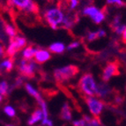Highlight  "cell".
<instances>
[{"mask_svg": "<svg viewBox=\"0 0 126 126\" xmlns=\"http://www.w3.org/2000/svg\"><path fill=\"white\" fill-rule=\"evenodd\" d=\"M78 88L80 93L87 97L96 96L97 86L94 76L89 72L83 74L78 82Z\"/></svg>", "mask_w": 126, "mask_h": 126, "instance_id": "obj_1", "label": "cell"}, {"mask_svg": "<svg viewBox=\"0 0 126 126\" xmlns=\"http://www.w3.org/2000/svg\"><path fill=\"white\" fill-rule=\"evenodd\" d=\"M79 68L77 65L70 64L62 68H57L54 71V78L57 84H62L67 82L78 75Z\"/></svg>", "mask_w": 126, "mask_h": 126, "instance_id": "obj_2", "label": "cell"}, {"mask_svg": "<svg viewBox=\"0 0 126 126\" xmlns=\"http://www.w3.org/2000/svg\"><path fill=\"white\" fill-rule=\"evenodd\" d=\"M44 18L51 28L56 30L59 25H62L64 16L60 8H50L45 12Z\"/></svg>", "mask_w": 126, "mask_h": 126, "instance_id": "obj_3", "label": "cell"}, {"mask_svg": "<svg viewBox=\"0 0 126 126\" xmlns=\"http://www.w3.org/2000/svg\"><path fill=\"white\" fill-rule=\"evenodd\" d=\"M120 63L117 60H112L109 61L106 63L105 67L103 68L102 73H101V79L103 82H108L109 79L115 76L120 75Z\"/></svg>", "mask_w": 126, "mask_h": 126, "instance_id": "obj_4", "label": "cell"}, {"mask_svg": "<svg viewBox=\"0 0 126 126\" xmlns=\"http://www.w3.org/2000/svg\"><path fill=\"white\" fill-rule=\"evenodd\" d=\"M36 64L31 59H22L19 63V72L24 78L33 79L35 77Z\"/></svg>", "mask_w": 126, "mask_h": 126, "instance_id": "obj_5", "label": "cell"}, {"mask_svg": "<svg viewBox=\"0 0 126 126\" xmlns=\"http://www.w3.org/2000/svg\"><path fill=\"white\" fill-rule=\"evenodd\" d=\"M85 101L90 110V113L95 118H99L103 110V108H104L103 101L101 100L95 99L94 97H86Z\"/></svg>", "mask_w": 126, "mask_h": 126, "instance_id": "obj_6", "label": "cell"}, {"mask_svg": "<svg viewBox=\"0 0 126 126\" xmlns=\"http://www.w3.org/2000/svg\"><path fill=\"white\" fill-rule=\"evenodd\" d=\"M34 57L35 59L36 63H39V64H42V63H46L47 61H48L51 58V55L46 49H37Z\"/></svg>", "mask_w": 126, "mask_h": 126, "instance_id": "obj_7", "label": "cell"}, {"mask_svg": "<svg viewBox=\"0 0 126 126\" xmlns=\"http://www.w3.org/2000/svg\"><path fill=\"white\" fill-rule=\"evenodd\" d=\"M59 117L61 120H64V121H71L72 120V108L68 102H64L63 104V107H62L61 111L59 114Z\"/></svg>", "mask_w": 126, "mask_h": 126, "instance_id": "obj_8", "label": "cell"}, {"mask_svg": "<svg viewBox=\"0 0 126 126\" xmlns=\"http://www.w3.org/2000/svg\"><path fill=\"white\" fill-rule=\"evenodd\" d=\"M20 49H22V48H20L19 43L16 42L15 37L12 38V39H11V43H10V45H9L8 48H7L6 54H7V56H9L10 57H14L15 54L17 52H19Z\"/></svg>", "mask_w": 126, "mask_h": 126, "instance_id": "obj_9", "label": "cell"}, {"mask_svg": "<svg viewBox=\"0 0 126 126\" xmlns=\"http://www.w3.org/2000/svg\"><path fill=\"white\" fill-rule=\"evenodd\" d=\"M43 119V114H42V109H36L33 113H32L31 116L29 117L28 121H27V124L28 125H34V124L38 123L39 121Z\"/></svg>", "mask_w": 126, "mask_h": 126, "instance_id": "obj_10", "label": "cell"}, {"mask_svg": "<svg viewBox=\"0 0 126 126\" xmlns=\"http://www.w3.org/2000/svg\"><path fill=\"white\" fill-rule=\"evenodd\" d=\"M109 93H110V88L106 83H101L97 86L96 96L101 97V98H105V97H107V95H109Z\"/></svg>", "mask_w": 126, "mask_h": 126, "instance_id": "obj_11", "label": "cell"}, {"mask_svg": "<svg viewBox=\"0 0 126 126\" xmlns=\"http://www.w3.org/2000/svg\"><path fill=\"white\" fill-rule=\"evenodd\" d=\"M106 32L103 29H100L96 32H88L86 35V40L88 42H94L95 40H98L101 37H105Z\"/></svg>", "mask_w": 126, "mask_h": 126, "instance_id": "obj_12", "label": "cell"}, {"mask_svg": "<svg viewBox=\"0 0 126 126\" xmlns=\"http://www.w3.org/2000/svg\"><path fill=\"white\" fill-rule=\"evenodd\" d=\"M11 2L19 9L27 11L33 3V0H11Z\"/></svg>", "mask_w": 126, "mask_h": 126, "instance_id": "obj_13", "label": "cell"}, {"mask_svg": "<svg viewBox=\"0 0 126 126\" xmlns=\"http://www.w3.org/2000/svg\"><path fill=\"white\" fill-rule=\"evenodd\" d=\"M65 46L62 42H55L48 47V49L55 54H62L64 51Z\"/></svg>", "mask_w": 126, "mask_h": 126, "instance_id": "obj_14", "label": "cell"}, {"mask_svg": "<svg viewBox=\"0 0 126 126\" xmlns=\"http://www.w3.org/2000/svg\"><path fill=\"white\" fill-rule=\"evenodd\" d=\"M25 86H26V89H27V93H28L31 96L34 97L35 100L37 101V102H39V101H41L42 100H43L42 98V96H41V94H39V92H38L37 90H35L30 84H26Z\"/></svg>", "mask_w": 126, "mask_h": 126, "instance_id": "obj_15", "label": "cell"}, {"mask_svg": "<svg viewBox=\"0 0 126 126\" xmlns=\"http://www.w3.org/2000/svg\"><path fill=\"white\" fill-rule=\"evenodd\" d=\"M99 11L100 10L97 8L96 6H94V5H90V6L86 7V8L83 10V14L86 15V16H88L91 19H93V18L95 16V14L98 13Z\"/></svg>", "mask_w": 126, "mask_h": 126, "instance_id": "obj_16", "label": "cell"}, {"mask_svg": "<svg viewBox=\"0 0 126 126\" xmlns=\"http://www.w3.org/2000/svg\"><path fill=\"white\" fill-rule=\"evenodd\" d=\"M37 48H34L33 46H29L26 48L25 50L23 51V57L24 59H32V57H34Z\"/></svg>", "mask_w": 126, "mask_h": 126, "instance_id": "obj_17", "label": "cell"}, {"mask_svg": "<svg viewBox=\"0 0 126 126\" xmlns=\"http://www.w3.org/2000/svg\"><path fill=\"white\" fill-rule=\"evenodd\" d=\"M105 10H100L98 12L97 14H95V16L92 19V20L94 22L95 24H100L101 23L104 19H105Z\"/></svg>", "mask_w": 126, "mask_h": 126, "instance_id": "obj_18", "label": "cell"}, {"mask_svg": "<svg viewBox=\"0 0 126 126\" xmlns=\"http://www.w3.org/2000/svg\"><path fill=\"white\" fill-rule=\"evenodd\" d=\"M13 68V59H8L3 62L0 64V69H4L5 72H11Z\"/></svg>", "mask_w": 126, "mask_h": 126, "instance_id": "obj_19", "label": "cell"}, {"mask_svg": "<svg viewBox=\"0 0 126 126\" xmlns=\"http://www.w3.org/2000/svg\"><path fill=\"white\" fill-rule=\"evenodd\" d=\"M121 16L120 15H116V17L114 18L113 21L111 22V24H110V28L112 29V31H114V30L116 29V27H119L120 25H121Z\"/></svg>", "mask_w": 126, "mask_h": 126, "instance_id": "obj_20", "label": "cell"}, {"mask_svg": "<svg viewBox=\"0 0 126 126\" xmlns=\"http://www.w3.org/2000/svg\"><path fill=\"white\" fill-rule=\"evenodd\" d=\"M5 32H6V34H8L11 38L16 37V31H15V29L12 26L5 25Z\"/></svg>", "mask_w": 126, "mask_h": 126, "instance_id": "obj_21", "label": "cell"}, {"mask_svg": "<svg viewBox=\"0 0 126 126\" xmlns=\"http://www.w3.org/2000/svg\"><path fill=\"white\" fill-rule=\"evenodd\" d=\"M7 90H8V83L6 81L0 82V94L2 95H6Z\"/></svg>", "mask_w": 126, "mask_h": 126, "instance_id": "obj_22", "label": "cell"}, {"mask_svg": "<svg viewBox=\"0 0 126 126\" xmlns=\"http://www.w3.org/2000/svg\"><path fill=\"white\" fill-rule=\"evenodd\" d=\"M86 126H101L100 118H91L88 122H86Z\"/></svg>", "mask_w": 126, "mask_h": 126, "instance_id": "obj_23", "label": "cell"}, {"mask_svg": "<svg viewBox=\"0 0 126 126\" xmlns=\"http://www.w3.org/2000/svg\"><path fill=\"white\" fill-rule=\"evenodd\" d=\"M107 1V4H115L118 7H122L125 5V3L123 1V0H106Z\"/></svg>", "mask_w": 126, "mask_h": 126, "instance_id": "obj_24", "label": "cell"}, {"mask_svg": "<svg viewBox=\"0 0 126 126\" xmlns=\"http://www.w3.org/2000/svg\"><path fill=\"white\" fill-rule=\"evenodd\" d=\"M4 113L6 114L7 116H10V117H13L15 116V110L13 107H11V106H6V107L4 108Z\"/></svg>", "mask_w": 126, "mask_h": 126, "instance_id": "obj_25", "label": "cell"}, {"mask_svg": "<svg viewBox=\"0 0 126 126\" xmlns=\"http://www.w3.org/2000/svg\"><path fill=\"white\" fill-rule=\"evenodd\" d=\"M79 3V0H67V4L71 10H73L78 6Z\"/></svg>", "mask_w": 126, "mask_h": 126, "instance_id": "obj_26", "label": "cell"}, {"mask_svg": "<svg viewBox=\"0 0 126 126\" xmlns=\"http://www.w3.org/2000/svg\"><path fill=\"white\" fill-rule=\"evenodd\" d=\"M72 125L73 126H86V121L83 118L77 121H73L72 122Z\"/></svg>", "mask_w": 126, "mask_h": 126, "instance_id": "obj_27", "label": "cell"}, {"mask_svg": "<svg viewBox=\"0 0 126 126\" xmlns=\"http://www.w3.org/2000/svg\"><path fill=\"white\" fill-rule=\"evenodd\" d=\"M79 45H80V42H72V43H71V44H69V46L67 47V49H68V50H71V49H73V48H78Z\"/></svg>", "mask_w": 126, "mask_h": 126, "instance_id": "obj_28", "label": "cell"}, {"mask_svg": "<svg viewBox=\"0 0 126 126\" xmlns=\"http://www.w3.org/2000/svg\"><path fill=\"white\" fill-rule=\"evenodd\" d=\"M122 42H124V43H126V27L124 28V30L123 31L122 33Z\"/></svg>", "mask_w": 126, "mask_h": 126, "instance_id": "obj_29", "label": "cell"}, {"mask_svg": "<svg viewBox=\"0 0 126 126\" xmlns=\"http://www.w3.org/2000/svg\"><path fill=\"white\" fill-rule=\"evenodd\" d=\"M3 54H4V48H3V47L0 45V57H2Z\"/></svg>", "mask_w": 126, "mask_h": 126, "instance_id": "obj_30", "label": "cell"}, {"mask_svg": "<svg viewBox=\"0 0 126 126\" xmlns=\"http://www.w3.org/2000/svg\"><path fill=\"white\" fill-rule=\"evenodd\" d=\"M2 99H3V98H2V96H1V95H0V102H1V101H2Z\"/></svg>", "mask_w": 126, "mask_h": 126, "instance_id": "obj_31", "label": "cell"}, {"mask_svg": "<svg viewBox=\"0 0 126 126\" xmlns=\"http://www.w3.org/2000/svg\"><path fill=\"white\" fill-rule=\"evenodd\" d=\"M5 126H14V125H13V124H7V125H5Z\"/></svg>", "mask_w": 126, "mask_h": 126, "instance_id": "obj_32", "label": "cell"}]
</instances>
